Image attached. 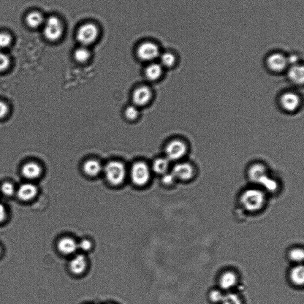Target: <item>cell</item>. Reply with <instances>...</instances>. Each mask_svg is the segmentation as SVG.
I'll list each match as a JSON object with an SVG mask.
<instances>
[{"label": "cell", "instance_id": "cell-37", "mask_svg": "<svg viewBox=\"0 0 304 304\" xmlns=\"http://www.w3.org/2000/svg\"><path fill=\"white\" fill-rule=\"evenodd\" d=\"M6 217V209L5 206L0 203V223L4 221Z\"/></svg>", "mask_w": 304, "mask_h": 304}, {"label": "cell", "instance_id": "cell-27", "mask_svg": "<svg viewBox=\"0 0 304 304\" xmlns=\"http://www.w3.org/2000/svg\"><path fill=\"white\" fill-rule=\"evenodd\" d=\"M13 37L7 32H0V50L10 47L13 43Z\"/></svg>", "mask_w": 304, "mask_h": 304}, {"label": "cell", "instance_id": "cell-11", "mask_svg": "<svg viewBox=\"0 0 304 304\" xmlns=\"http://www.w3.org/2000/svg\"><path fill=\"white\" fill-rule=\"evenodd\" d=\"M193 167L189 163H180L175 165L173 168L172 173L176 179L187 181L190 180L194 175Z\"/></svg>", "mask_w": 304, "mask_h": 304}, {"label": "cell", "instance_id": "cell-6", "mask_svg": "<svg viewBox=\"0 0 304 304\" xmlns=\"http://www.w3.org/2000/svg\"><path fill=\"white\" fill-rule=\"evenodd\" d=\"M138 58L145 62H151L160 56V50L155 43L145 42L138 46L137 51Z\"/></svg>", "mask_w": 304, "mask_h": 304}, {"label": "cell", "instance_id": "cell-3", "mask_svg": "<svg viewBox=\"0 0 304 304\" xmlns=\"http://www.w3.org/2000/svg\"><path fill=\"white\" fill-rule=\"evenodd\" d=\"M99 35L98 26L93 23H86L78 29L76 38L81 46L88 47L96 41Z\"/></svg>", "mask_w": 304, "mask_h": 304}, {"label": "cell", "instance_id": "cell-8", "mask_svg": "<svg viewBox=\"0 0 304 304\" xmlns=\"http://www.w3.org/2000/svg\"><path fill=\"white\" fill-rule=\"evenodd\" d=\"M152 98V92L148 87L142 86L135 89L133 94V101L138 108L148 105Z\"/></svg>", "mask_w": 304, "mask_h": 304}, {"label": "cell", "instance_id": "cell-14", "mask_svg": "<svg viewBox=\"0 0 304 304\" xmlns=\"http://www.w3.org/2000/svg\"><path fill=\"white\" fill-rule=\"evenodd\" d=\"M41 167L36 162H30L24 164L21 169V173L24 178L29 180H35L41 175Z\"/></svg>", "mask_w": 304, "mask_h": 304}, {"label": "cell", "instance_id": "cell-24", "mask_svg": "<svg viewBox=\"0 0 304 304\" xmlns=\"http://www.w3.org/2000/svg\"><path fill=\"white\" fill-rule=\"evenodd\" d=\"M290 279L293 283L297 285H302L304 281V270L303 266H298L290 272Z\"/></svg>", "mask_w": 304, "mask_h": 304}, {"label": "cell", "instance_id": "cell-32", "mask_svg": "<svg viewBox=\"0 0 304 304\" xmlns=\"http://www.w3.org/2000/svg\"><path fill=\"white\" fill-rule=\"evenodd\" d=\"M260 184H262V185L266 187L267 190H270V191H274L278 187L276 182L274 181L273 179L270 178L268 175L263 179Z\"/></svg>", "mask_w": 304, "mask_h": 304}, {"label": "cell", "instance_id": "cell-28", "mask_svg": "<svg viewBox=\"0 0 304 304\" xmlns=\"http://www.w3.org/2000/svg\"><path fill=\"white\" fill-rule=\"evenodd\" d=\"M11 59L7 54L0 50V72H3L9 69Z\"/></svg>", "mask_w": 304, "mask_h": 304}, {"label": "cell", "instance_id": "cell-30", "mask_svg": "<svg viewBox=\"0 0 304 304\" xmlns=\"http://www.w3.org/2000/svg\"><path fill=\"white\" fill-rule=\"evenodd\" d=\"M304 251L301 248H295L290 251L289 257L290 260L295 262H302L304 259Z\"/></svg>", "mask_w": 304, "mask_h": 304}, {"label": "cell", "instance_id": "cell-20", "mask_svg": "<svg viewBox=\"0 0 304 304\" xmlns=\"http://www.w3.org/2000/svg\"><path fill=\"white\" fill-rule=\"evenodd\" d=\"M290 80L295 83L301 85L304 83V70L303 66L295 64L290 68L288 72Z\"/></svg>", "mask_w": 304, "mask_h": 304}, {"label": "cell", "instance_id": "cell-39", "mask_svg": "<svg viewBox=\"0 0 304 304\" xmlns=\"http://www.w3.org/2000/svg\"><path fill=\"white\" fill-rule=\"evenodd\" d=\"M1 247H0V252H1Z\"/></svg>", "mask_w": 304, "mask_h": 304}, {"label": "cell", "instance_id": "cell-12", "mask_svg": "<svg viewBox=\"0 0 304 304\" xmlns=\"http://www.w3.org/2000/svg\"><path fill=\"white\" fill-rule=\"evenodd\" d=\"M57 248L62 254L70 256L78 250V243L72 237H62L58 241Z\"/></svg>", "mask_w": 304, "mask_h": 304}, {"label": "cell", "instance_id": "cell-38", "mask_svg": "<svg viewBox=\"0 0 304 304\" xmlns=\"http://www.w3.org/2000/svg\"><path fill=\"white\" fill-rule=\"evenodd\" d=\"M287 62L288 64H292V66L294 65L297 64V62H298V57L295 55L291 56L289 57V58H287Z\"/></svg>", "mask_w": 304, "mask_h": 304}, {"label": "cell", "instance_id": "cell-19", "mask_svg": "<svg viewBox=\"0 0 304 304\" xmlns=\"http://www.w3.org/2000/svg\"><path fill=\"white\" fill-rule=\"evenodd\" d=\"M163 73V67L161 64L151 63L146 68L145 74L149 80L154 81L159 80Z\"/></svg>", "mask_w": 304, "mask_h": 304}, {"label": "cell", "instance_id": "cell-9", "mask_svg": "<svg viewBox=\"0 0 304 304\" xmlns=\"http://www.w3.org/2000/svg\"><path fill=\"white\" fill-rule=\"evenodd\" d=\"M88 267V260L85 255L77 254L69 263V268L73 275L79 276L85 273Z\"/></svg>", "mask_w": 304, "mask_h": 304}, {"label": "cell", "instance_id": "cell-13", "mask_svg": "<svg viewBox=\"0 0 304 304\" xmlns=\"http://www.w3.org/2000/svg\"><path fill=\"white\" fill-rule=\"evenodd\" d=\"M300 99L297 94L292 92H286L281 96V104L282 108L287 111H294L299 107Z\"/></svg>", "mask_w": 304, "mask_h": 304}, {"label": "cell", "instance_id": "cell-1", "mask_svg": "<svg viewBox=\"0 0 304 304\" xmlns=\"http://www.w3.org/2000/svg\"><path fill=\"white\" fill-rule=\"evenodd\" d=\"M103 171L106 180L113 186L121 185L126 178V168L121 162L114 161L108 162Z\"/></svg>", "mask_w": 304, "mask_h": 304}, {"label": "cell", "instance_id": "cell-22", "mask_svg": "<svg viewBox=\"0 0 304 304\" xmlns=\"http://www.w3.org/2000/svg\"><path fill=\"white\" fill-rule=\"evenodd\" d=\"M169 165L170 161L166 157H159L154 160L152 169L157 174L164 175L167 172Z\"/></svg>", "mask_w": 304, "mask_h": 304}, {"label": "cell", "instance_id": "cell-5", "mask_svg": "<svg viewBox=\"0 0 304 304\" xmlns=\"http://www.w3.org/2000/svg\"><path fill=\"white\" fill-rule=\"evenodd\" d=\"M130 178L134 185L145 186L151 178V170L148 165L143 162H137L133 164L130 170Z\"/></svg>", "mask_w": 304, "mask_h": 304}, {"label": "cell", "instance_id": "cell-18", "mask_svg": "<svg viewBox=\"0 0 304 304\" xmlns=\"http://www.w3.org/2000/svg\"><path fill=\"white\" fill-rule=\"evenodd\" d=\"M249 178L254 183H261L262 181L267 176L265 166L260 164H254L249 168Z\"/></svg>", "mask_w": 304, "mask_h": 304}, {"label": "cell", "instance_id": "cell-34", "mask_svg": "<svg viewBox=\"0 0 304 304\" xmlns=\"http://www.w3.org/2000/svg\"><path fill=\"white\" fill-rule=\"evenodd\" d=\"M224 297V295L218 290H213L210 294V300L214 303H221Z\"/></svg>", "mask_w": 304, "mask_h": 304}, {"label": "cell", "instance_id": "cell-23", "mask_svg": "<svg viewBox=\"0 0 304 304\" xmlns=\"http://www.w3.org/2000/svg\"><path fill=\"white\" fill-rule=\"evenodd\" d=\"M75 60L79 63H85L91 58V53L88 47H81L76 49L73 54Z\"/></svg>", "mask_w": 304, "mask_h": 304}, {"label": "cell", "instance_id": "cell-31", "mask_svg": "<svg viewBox=\"0 0 304 304\" xmlns=\"http://www.w3.org/2000/svg\"><path fill=\"white\" fill-rule=\"evenodd\" d=\"M1 192L6 196H12L15 193V187L9 182H5L1 187Z\"/></svg>", "mask_w": 304, "mask_h": 304}, {"label": "cell", "instance_id": "cell-17", "mask_svg": "<svg viewBox=\"0 0 304 304\" xmlns=\"http://www.w3.org/2000/svg\"><path fill=\"white\" fill-rule=\"evenodd\" d=\"M38 193L37 187L31 183L23 184L19 187L18 195L19 199L23 201L33 199Z\"/></svg>", "mask_w": 304, "mask_h": 304}, {"label": "cell", "instance_id": "cell-29", "mask_svg": "<svg viewBox=\"0 0 304 304\" xmlns=\"http://www.w3.org/2000/svg\"><path fill=\"white\" fill-rule=\"evenodd\" d=\"M222 304H242L240 298L234 294H229L224 295Z\"/></svg>", "mask_w": 304, "mask_h": 304}, {"label": "cell", "instance_id": "cell-10", "mask_svg": "<svg viewBox=\"0 0 304 304\" xmlns=\"http://www.w3.org/2000/svg\"><path fill=\"white\" fill-rule=\"evenodd\" d=\"M267 64L271 70L280 72L286 69L288 62L284 54L279 53L271 54L267 59Z\"/></svg>", "mask_w": 304, "mask_h": 304}, {"label": "cell", "instance_id": "cell-2", "mask_svg": "<svg viewBox=\"0 0 304 304\" xmlns=\"http://www.w3.org/2000/svg\"><path fill=\"white\" fill-rule=\"evenodd\" d=\"M43 35L49 41H58L63 36L64 26L62 20L56 16H50L45 19L43 25Z\"/></svg>", "mask_w": 304, "mask_h": 304}, {"label": "cell", "instance_id": "cell-26", "mask_svg": "<svg viewBox=\"0 0 304 304\" xmlns=\"http://www.w3.org/2000/svg\"><path fill=\"white\" fill-rule=\"evenodd\" d=\"M125 117L129 121H135L140 115V111L136 106L130 105L124 111Z\"/></svg>", "mask_w": 304, "mask_h": 304}, {"label": "cell", "instance_id": "cell-25", "mask_svg": "<svg viewBox=\"0 0 304 304\" xmlns=\"http://www.w3.org/2000/svg\"><path fill=\"white\" fill-rule=\"evenodd\" d=\"M176 57L174 54L167 52L161 56V65L162 67L167 68L172 67L175 64Z\"/></svg>", "mask_w": 304, "mask_h": 304}, {"label": "cell", "instance_id": "cell-7", "mask_svg": "<svg viewBox=\"0 0 304 304\" xmlns=\"http://www.w3.org/2000/svg\"><path fill=\"white\" fill-rule=\"evenodd\" d=\"M186 152L187 146L185 143L179 140H172L165 148V157L170 161H177L185 155Z\"/></svg>", "mask_w": 304, "mask_h": 304}, {"label": "cell", "instance_id": "cell-15", "mask_svg": "<svg viewBox=\"0 0 304 304\" xmlns=\"http://www.w3.org/2000/svg\"><path fill=\"white\" fill-rule=\"evenodd\" d=\"M104 167L101 163L95 159H89L83 165L84 173L89 177L94 178L98 176L103 171Z\"/></svg>", "mask_w": 304, "mask_h": 304}, {"label": "cell", "instance_id": "cell-33", "mask_svg": "<svg viewBox=\"0 0 304 304\" xmlns=\"http://www.w3.org/2000/svg\"><path fill=\"white\" fill-rule=\"evenodd\" d=\"M93 246L92 241L89 239H83L80 243H78V249L83 251H90Z\"/></svg>", "mask_w": 304, "mask_h": 304}, {"label": "cell", "instance_id": "cell-35", "mask_svg": "<svg viewBox=\"0 0 304 304\" xmlns=\"http://www.w3.org/2000/svg\"><path fill=\"white\" fill-rule=\"evenodd\" d=\"M162 175V183L165 184V185H171V184L174 183L176 180L175 176H173L172 172L170 173L167 172Z\"/></svg>", "mask_w": 304, "mask_h": 304}, {"label": "cell", "instance_id": "cell-4", "mask_svg": "<svg viewBox=\"0 0 304 304\" xmlns=\"http://www.w3.org/2000/svg\"><path fill=\"white\" fill-rule=\"evenodd\" d=\"M265 197L260 190L250 189L244 192L241 197V202L247 210L255 211L262 208L264 205Z\"/></svg>", "mask_w": 304, "mask_h": 304}, {"label": "cell", "instance_id": "cell-36", "mask_svg": "<svg viewBox=\"0 0 304 304\" xmlns=\"http://www.w3.org/2000/svg\"><path fill=\"white\" fill-rule=\"evenodd\" d=\"M9 111L7 105L2 100H0V119L4 118L7 115Z\"/></svg>", "mask_w": 304, "mask_h": 304}, {"label": "cell", "instance_id": "cell-16", "mask_svg": "<svg viewBox=\"0 0 304 304\" xmlns=\"http://www.w3.org/2000/svg\"><path fill=\"white\" fill-rule=\"evenodd\" d=\"M45 19L41 13L38 11H32L26 15L25 21L29 28L35 29L43 26Z\"/></svg>", "mask_w": 304, "mask_h": 304}, {"label": "cell", "instance_id": "cell-21", "mask_svg": "<svg viewBox=\"0 0 304 304\" xmlns=\"http://www.w3.org/2000/svg\"><path fill=\"white\" fill-rule=\"evenodd\" d=\"M237 278L235 274L232 271H227L221 276L219 285L223 289H229L235 286L237 283Z\"/></svg>", "mask_w": 304, "mask_h": 304}]
</instances>
